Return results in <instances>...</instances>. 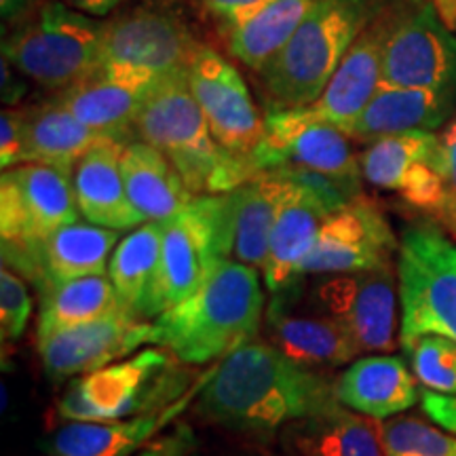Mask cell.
Segmentation results:
<instances>
[{"instance_id": "obj_41", "label": "cell", "mask_w": 456, "mask_h": 456, "mask_svg": "<svg viewBox=\"0 0 456 456\" xmlns=\"http://www.w3.org/2000/svg\"><path fill=\"white\" fill-rule=\"evenodd\" d=\"M0 70H3V85H0V87H3L4 106L15 108L28 94L26 77L17 70V68L11 66L7 60H3V68H0Z\"/></svg>"}, {"instance_id": "obj_2", "label": "cell", "mask_w": 456, "mask_h": 456, "mask_svg": "<svg viewBox=\"0 0 456 456\" xmlns=\"http://www.w3.org/2000/svg\"><path fill=\"white\" fill-rule=\"evenodd\" d=\"M265 313L258 269L222 258L195 292L155 319V345L184 366L222 362L258 338Z\"/></svg>"}, {"instance_id": "obj_40", "label": "cell", "mask_w": 456, "mask_h": 456, "mask_svg": "<svg viewBox=\"0 0 456 456\" xmlns=\"http://www.w3.org/2000/svg\"><path fill=\"white\" fill-rule=\"evenodd\" d=\"M269 3L273 0H201L203 9L214 17L222 34L245 24Z\"/></svg>"}, {"instance_id": "obj_22", "label": "cell", "mask_w": 456, "mask_h": 456, "mask_svg": "<svg viewBox=\"0 0 456 456\" xmlns=\"http://www.w3.org/2000/svg\"><path fill=\"white\" fill-rule=\"evenodd\" d=\"M209 372L197 379L195 387L167 408L146 412L134 419L110 420V423H66L49 437V454L55 456H135L148 446L163 427H167L184 412L208 383Z\"/></svg>"}, {"instance_id": "obj_42", "label": "cell", "mask_w": 456, "mask_h": 456, "mask_svg": "<svg viewBox=\"0 0 456 456\" xmlns=\"http://www.w3.org/2000/svg\"><path fill=\"white\" fill-rule=\"evenodd\" d=\"M121 3L123 0H66V4H70L72 9L94 17H104L112 13Z\"/></svg>"}, {"instance_id": "obj_32", "label": "cell", "mask_w": 456, "mask_h": 456, "mask_svg": "<svg viewBox=\"0 0 456 456\" xmlns=\"http://www.w3.org/2000/svg\"><path fill=\"white\" fill-rule=\"evenodd\" d=\"M319 3L322 0H273L245 24L224 34L228 53L249 70L262 72Z\"/></svg>"}, {"instance_id": "obj_3", "label": "cell", "mask_w": 456, "mask_h": 456, "mask_svg": "<svg viewBox=\"0 0 456 456\" xmlns=\"http://www.w3.org/2000/svg\"><path fill=\"white\" fill-rule=\"evenodd\" d=\"M135 140L161 151L192 195H224L256 178L249 159L222 148L188 87L186 70L165 77L135 123Z\"/></svg>"}, {"instance_id": "obj_45", "label": "cell", "mask_w": 456, "mask_h": 456, "mask_svg": "<svg viewBox=\"0 0 456 456\" xmlns=\"http://www.w3.org/2000/svg\"><path fill=\"white\" fill-rule=\"evenodd\" d=\"M283 456H294V454H292V452H289V454H283Z\"/></svg>"}, {"instance_id": "obj_36", "label": "cell", "mask_w": 456, "mask_h": 456, "mask_svg": "<svg viewBox=\"0 0 456 456\" xmlns=\"http://www.w3.org/2000/svg\"><path fill=\"white\" fill-rule=\"evenodd\" d=\"M436 169L442 178L444 197L433 220L456 239V114L437 131Z\"/></svg>"}, {"instance_id": "obj_10", "label": "cell", "mask_w": 456, "mask_h": 456, "mask_svg": "<svg viewBox=\"0 0 456 456\" xmlns=\"http://www.w3.org/2000/svg\"><path fill=\"white\" fill-rule=\"evenodd\" d=\"M222 258H231L224 195H199L163 222L161 294L165 311L186 300Z\"/></svg>"}, {"instance_id": "obj_23", "label": "cell", "mask_w": 456, "mask_h": 456, "mask_svg": "<svg viewBox=\"0 0 456 456\" xmlns=\"http://www.w3.org/2000/svg\"><path fill=\"white\" fill-rule=\"evenodd\" d=\"M328 216H332V212L322 203V199L292 182L273 224L269 254L262 266L265 285L273 296L294 292L298 288L302 265L311 254L319 228Z\"/></svg>"}, {"instance_id": "obj_12", "label": "cell", "mask_w": 456, "mask_h": 456, "mask_svg": "<svg viewBox=\"0 0 456 456\" xmlns=\"http://www.w3.org/2000/svg\"><path fill=\"white\" fill-rule=\"evenodd\" d=\"M74 171L43 163H21L0 175V237L37 243L78 222Z\"/></svg>"}, {"instance_id": "obj_28", "label": "cell", "mask_w": 456, "mask_h": 456, "mask_svg": "<svg viewBox=\"0 0 456 456\" xmlns=\"http://www.w3.org/2000/svg\"><path fill=\"white\" fill-rule=\"evenodd\" d=\"M336 397L353 412L385 420L412 408L420 389L406 359L370 355L355 359L336 380Z\"/></svg>"}, {"instance_id": "obj_27", "label": "cell", "mask_w": 456, "mask_h": 456, "mask_svg": "<svg viewBox=\"0 0 456 456\" xmlns=\"http://www.w3.org/2000/svg\"><path fill=\"white\" fill-rule=\"evenodd\" d=\"M127 144L108 138L89 151L74 167V191L81 216L91 224L131 231L144 224L125 188L121 155Z\"/></svg>"}, {"instance_id": "obj_14", "label": "cell", "mask_w": 456, "mask_h": 456, "mask_svg": "<svg viewBox=\"0 0 456 456\" xmlns=\"http://www.w3.org/2000/svg\"><path fill=\"white\" fill-rule=\"evenodd\" d=\"M118 245V231L91 222H72L37 243L3 241V266H7L38 294L74 279L108 275V265Z\"/></svg>"}, {"instance_id": "obj_7", "label": "cell", "mask_w": 456, "mask_h": 456, "mask_svg": "<svg viewBox=\"0 0 456 456\" xmlns=\"http://www.w3.org/2000/svg\"><path fill=\"white\" fill-rule=\"evenodd\" d=\"M399 340L440 334L456 340V239L437 222L408 226L399 237Z\"/></svg>"}, {"instance_id": "obj_31", "label": "cell", "mask_w": 456, "mask_h": 456, "mask_svg": "<svg viewBox=\"0 0 456 456\" xmlns=\"http://www.w3.org/2000/svg\"><path fill=\"white\" fill-rule=\"evenodd\" d=\"M108 140L83 125L55 100L26 108L24 163H43L74 171L78 161Z\"/></svg>"}, {"instance_id": "obj_5", "label": "cell", "mask_w": 456, "mask_h": 456, "mask_svg": "<svg viewBox=\"0 0 456 456\" xmlns=\"http://www.w3.org/2000/svg\"><path fill=\"white\" fill-rule=\"evenodd\" d=\"M169 351L144 349L74 379L57 402L66 423H110L167 408L195 385ZM197 383V380H195Z\"/></svg>"}, {"instance_id": "obj_6", "label": "cell", "mask_w": 456, "mask_h": 456, "mask_svg": "<svg viewBox=\"0 0 456 456\" xmlns=\"http://www.w3.org/2000/svg\"><path fill=\"white\" fill-rule=\"evenodd\" d=\"M104 24L70 4L45 3L4 37L3 60L60 94L100 70Z\"/></svg>"}, {"instance_id": "obj_37", "label": "cell", "mask_w": 456, "mask_h": 456, "mask_svg": "<svg viewBox=\"0 0 456 456\" xmlns=\"http://www.w3.org/2000/svg\"><path fill=\"white\" fill-rule=\"evenodd\" d=\"M32 315V298L28 285L7 266L0 271V336L4 345H13L26 334Z\"/></svg>"}, {"instance_id": "obj_38", "label": "cell", "mask_w": 456, "mask_h": 456, "mask_svg": "<svg viewBox=\"0 0 456 456\" xmlns=\"http://www.w3.org/2000/svg\"><path fill=\"white\" fill-rule=\"evenodd\" d=\"M26 108H4L0 114V165L4 169L24 163Z\"/></svg>"}, {"instance_id": "obj_34", "label": "cell", "mask_w": 456, "mask_h": 456, "mask_svg": "<svg viewBox=\"0 0 456 456\" xmlns=\"http://www.w3.org/2000/svg\"><path fill=\"white\" fill-rule=\"evenodd\" d=\"M399 345L420 391L456 397V340L420 334L399 340Z\"/></svg>"}, {"instance_id": "obj_15", "label": "cell", "mask_w": 456, "mask_h": 456, "mask_svg": "<svg viewBox=\"0 0 456 456\" xmlns=\"http://www.w3.org/2000/svg\"><path fill=\"white\" fill-rule=\"evenodd\" d=\"M201 45L180 17L161 9L138 7L104 24L102 66L169 77L188 70Z\"/></svg>"}, {"instance_id": "obj_25", "label": "cell", "mask_w": 456, "mask_h": 456, "mask_svg": "<svg viewBox=\"0 0 456 456\" xmlns=\"http://www.w3.org/2000/svg\"><path fill=\"white\" fill-rule=\"evenodd\" d=\"M292 182L279 171H262L226 192V228L231 260L262 269L269 254L273 224Z\"/></svg>"}, {"instance_id": "obj_24", "label": "cell", "mask_w": 456, "mask_h": 456, "mask_svg": "<svg viewBox=\"0 0 456 456\" xmlns=\"http://www.w3.org/2000/svg\"><path fill=\"white\" fill-rule=\"evenodd\" d=\"M456 114V100L431 89L389 87L380 83L366 110L342 134L359 144H372L389 135L440 131Z\"/></svg>"}, {"instance_id": "obj_16", "label": "cell", "mask_w": 456, "mask_h": 456, "mask_svg": "<svg viewBox=\"0 0 456 456\" xmlns=\"http://www.w3.org/2000/svg\"><path fill=\"white\" fill-rule=\"evenodd\" d=\"M254 165L262 171L277 167L311 169L328 175L355 195H363V174L351 138L334 125H296L283 121L271 108L265 112V138L254 152Z\"/></svg>"}, {"instance_id": "obj_4", "label": "cell", "mask_w": 456, "mask_h": 456, "mask_svg": "<svg viewBox=\"0 0 456 456\" xmlns=\"http://www.w3.org/2000/svg\"><path fill=\"white\" fill-rule=\"evenodd\" d=\"M389 0H322L302 26L258 72L266 108H300L315 102L359 34L383 13Z\"/></svg>"}, {"instance_id": "obj_30", "label": "cell", "mask_w": 456, "mask_h": 456, "mask_svg": "<svg viewBox=\"0 0 456 456\" xmlns=\"http://www.w3.org/2000/svg\"><path fill=\"white\" fill-rule=\"evenodd\" d=\"M121 171L131 203L151 222L163 224L174 220L197 197L169 159L142 140L129 142L123 148Z\"/></svg>"}, {"instance_id": "obj_17", "label": "cell", "mask_w": 456, "mask_h": 456, "mask_svg": "<svg viewBox=\"0 0 456 456\" xmlns=\"http://www.w3.org/2000/svg\"><path fill=\"white\" fill-rule=\"evenodd\" d=\"M144 345H155V323L138 322L125 311L37 340L43 370L53 383L121 362Z\"/></svg>"}, {"instance_id": "obj_1", "label": "cell", "mask_w": 456, "mask_h": 456, "mask_svg": "<svg viewBox=\"0 0 456 456\" xmlns=\"http://www.w3.org/2000/svg\"><path fill=\"white\" fill-rule=\"evenodd\" d=\"M338 403L336 380L254 340L216 363L199 393L197 410L209 423L266 437Z\"/></svg>"}, {"instance_id": "obj_21", "label": "cell", "mask_w": 456, "mask_h": 456, "mask_svg": "<svg viewBox=\"0 0 456 456\" xmlns=\"http://www.w3.org/2000/svg\"><path fill=\"white\" fill-rule=\"evenodd\" d=\"M266 336L275 349L300 366L326 370L353 363L362 355L351 334L332 317L317 311H294L288 296H273L265 313Z\"/></svg>"}, {"instance_id": "obj_20", "label": "cell", "mask_w": 456, "mask_h": 456, "mask_svg": "<svg viewBox=\"0 0 456 456\" xmlns=\"http://www.w3.org/2000/svg\"><path fill=\"white\" fill-rule=\"evenodd\" d=\"M436 148L437 131L376 140L359 155L363 180L433 218L444 197L442 178L436 169Z\"/></svg>"}, {"instance_id": "obj_39", "label": "cell", "mask_w": 456, "mask_h": 456, "mask_svg": "<svg viewBox=\"0 0 456 456\" xmlns=\"http://www.w3.org/2000/svg\"><path fill=\"white\" fill-rule=\"evenodd\" d=\"M135 456H199L197 433L191 425L175 423L167 433L157 436Z\"/></svg>"}, {"instance_id": "obj_35", "label": "cell", "mask_w": 456, "mask_h": 456, "mask_svg": "<svg viewBox=\"0 0 456 456\" xmlns=\"http://www.w3.org/2000/svg\"><path fill=\"white\" fill-rule=\"evenodd\" d=\"M385 456H456V436L416 416H393L380 423Z\"/></svg>"}, {"instance_id": "obj_8", "label": "cell", "mask_w": 456, "mask_h": 456, "mask_svg": "<svg viewBox=\"0 0 456 456\" xmlns=\"http://www.w3.org/2000/svg\"><path fill=\"white\" fill-rule=\"evenodd\" d=\"M380 20L385 28L380 83L431 89L456 100V34L429 0H389Z\"/></svg>"}, {"instance_id": "obj_18", "label": "cell", "mask_w": 456, "mask_h": 456, "mask_svg": "<svg viewBox=\"0 0 456 456\" xmlns=\"http://www.w3.org/2000/svg\"><path fill=\"white\" fill-rule=\"evenodd\" d=\"M385 11V9H383ZM383 45L385 28L380 15L359 34L349 53L345 55L332 81L323 94L309 106L300 108H271L283 121L296 125H334L345 131L366 110L370 100L383 78Z\"/></svg>"}, {"instance_id": "obj_26", "label": "cell", "mask_w": 456, "mask_h": 456, "mask_svg": "<svg viewBox=\"0 0 456 456\" xmlns=\"http://www.w3.org/2000/svg\"><path fill=\"white\" fill-rule=\"evenodd\" d=\"M163 224L146 222L118 241L108 265L118 305L129 317L151 322L165 311L161 294Z\"/></svg>"}, {"instance_id": "obj_33", "label": "cell", "mask_w": 456, "mask_h": 456, "mask_svg": "<svg viewBox=\"0 0 456 456\" xmlns=\"http://www.w3.org/2000/svg\"><path fill=\"white\" fill-rule=\"evenodd\" d=\"M38 296H41V311H38L37 340L123 311L108 275L74 279Z\"/></svg>"}, {"instance_id": "obj_13", "label": "cell", "mask_w": 456, "mask_h": 456, "mask_svg": "<svg viewBox=\"0 0 456 456\" xmlns=\"http://www.w3.org/2000/svg\"><path fill=\"white\" fill-rule=\"evenodd\" d=\"M399 239L379 205L366 195L328 216L300 275H346L393 266Z\"/></svg>"}, {"instance_id": "obj_11", "label": "cell", "mask_w": 456, "mask_h": 456, "mask_svg": "<svg viewBox=\"0 0 456 456\" xmlns=\"http://www.w3.org/2000/svg\"><path fill=\"white\" fill-rule=\"evenodd\" d=\"M186 78L216 142L254 163V152L265 138V114L256 106L239 68L220 51L201 45L188 64Z\"/></svg>"}, {"instance_id": "obj_46", "label": "cell", "mask_w": 456, "mask_h": 456, "mask_svg": "<svg viewBox=\"0 0 456 456\" xmlns=\"http://www.w3.org/2000/svg\"><path fill=\"white\" fill-rule=\"evenodd\" d=\"M49 456H55V454H49Z\"/></svg>"}, {"instance_id": "obj_29", "label": "cell", "mask_w": 456, "mask_h": 456, "mask_svg": "<svg viewBox=\"0 0 456 456\" xmlns=\"http://www.w3.org/2000/svg\"><path fill=\"white\" fill-rule=\"evenodd\" d=\"M281 442L294 456H385L380 420L353 412L342 403L281 431Z\"/></svg>"}, {"instance_id": "obj_43", "label": "cell", "mask_w": 456, "mask_h": 456, "mask_svg": "<svg viewBox=\"0 0 456 456\" xmlns=\"http://www.w3.org/2000/svg\"><path fill=\"white\" fill-rule=\"evenodd\" d=\"M450 30L456 32V0H429Z\"/></svg>"}, {"instance_id": "obj_44", "label": "cell", "mask_w": 456, "mask_h": 456, "mask_svg": "<svg viewBox=\"0 0 456 456\" xmlns=\"http://www.w3.org/2000/svg\"><path fill=\"white\" fill-rule=\"evenodd\" d=\"M26 4V0H0V7H3V15L11 17L15 11H20Z\"/></svg>"}, {"instance_id": "obj_9", "label": "cell", "mask_w": 456, "mask_h": 456, "mask_svg": "<svg viewBox=\"0 0 456 456\" xmlns=\"http://www.w3.org/2000/svg\"><path fill=\"white\" fill-rule=\"evenodd\" d=\"M309 309L338 322L362 353L397 349L402 302L393 266L326 275L311 288Z\"/></svg>"}, {"instance_id": "obj_19", "label": "cell", "mask_w": 456, "mask_h": 456, "mask_svg": "<svg viewBox=\"0 0 456 456\" xmlns=\"http://www.w3.org/2000/svg\"><path fill=\"white\" fill-rule=\"evenodd\" d=\"M163 78L129 68L102 66L85 81L60 91L55 102L95 134L129 144L135 140L142 108Z\"/></svg>"}]
</instances>
